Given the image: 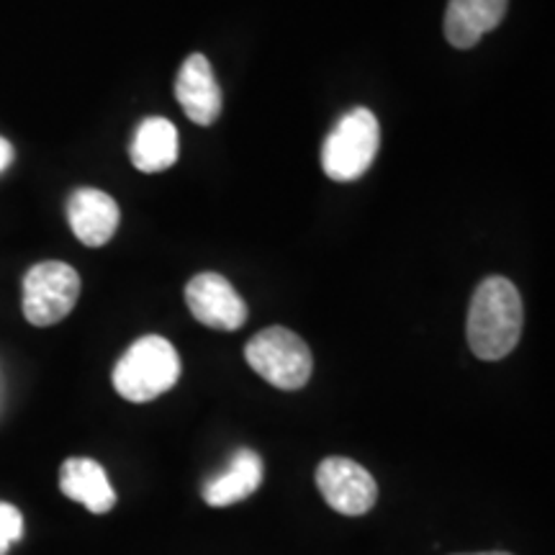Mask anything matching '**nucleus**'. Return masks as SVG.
<instances>
[{"mask_svg":"<svg viewBox=\"0 0 555 555\" xmlns=\"http://www.w3.org/2000/svg\"><path fill=\"white\" fill-rule=\"evenodd\" d=\"M522 298L512 281L491 275L478 283L468 309V345L476 358L502 360L522 335Z\"/></svg>","mask_w":555,"mask_h":555,"instance_id":"obj_1","label":"nucleus"},{"mask_svg":"<svg viewBox=\"0 0 555 555\" xmlns=\"http://www.w3.org/2000/svg\"><path fill=\"white\" fill-rule=\"evenodd\" d=\"M13 163V144L5 137H0V172H5Z\"/></svg>","mask_w":555,"mask_h":555,"instance_id":"obj_15","label":"nucleus"},{"mask_svg":"<svg viewBox=\"0 0 555 555\" xmlns=\"http://www.w3.org/2000/svg\"><path fill=\"white\" fill-rule=\"evenodd\" d=\"M178 129L163 116H150L139 124L131 139V165L142 172H163L178 163Z\"/></svg>","mask_w":555,"mask_h":555,"instance_id":"obj_12","label":"nucleus"},{"mask_svg":"<svg viewBox=\"0 0 555 555\" xmlns=\"http://www.w3.org/2000/svg\"><path fill=\"white\" fill-rule=\"evenodd\" d=\"M470 555H512V553H502V551H494V553H470Z\"/></svg>","mask_w":555,"mask_h":555,"instance_id":"obj_16","label":"nucleus"},{"mask_svg":"<svg viewBox=\"0 0 555 555\" xmlns=\"http://www.w3.org/2000/svg\"><path fill=\"white\" fill-rule=\"evenodd\" d=\"M176 99L185 116L198 127H211L221 114V88L211 62L201 52L185 57L176 78Z\"/></svg>","mask_w":555,"mask_h":555,"instance_id":"obj_8","label":"nucleus"},{"mask_svg":"<svg viewBox=\"0 0 555 555\" xmlns=\"http://www.w3.org/2000/svg\"><path fill=\"white\" fill-rule=\"evenodd\" d=\"M60 489L93 515H106L116 506V491L106 470L93 457H67L60 468Z\"/></svg>","mask_w":555,"mask_h":555,"instance_id":"obj_10","label":"nucleus"},{"mask_svg":"<svg viewBox=\"0 0 555 555\" xmlns=\"http://www.w3.org/2000/svg\"><path fill=\"white\" fill-rule=\"evenodd\" d=\"M509 0H450L446 11V39L457 50H470L483 34L494 31L506 16Z\"/></svg>","mask_w":555,"mask_h":555,"instance_id":"obj_11","label":"nucleus"},{"mask_svg":"<svg viewBox=\"0 0 555 555\" xmlns=\"http://www.w3.org/2000/svg\"><path fill=\"white\" fill-rule=\"evenodd\" d=\"M245 358L260 378H266L270 386L281 388V391H298L307 386L311 367H314L309 345L286 327L258 332L247 343Z\"/></svg>","mask_w":555,"mask_h":555,"instance_id":"obj_4","label":"nucleus"},{"mask_svg":"<svg viewBox=\"0 0 555 555\" xmlns=\"http://www.w3.org/2000/svg\"><path fill=\"white\" fill-rule=\"evenodd\" d=\"M185 304L196 322L211 330L234 332L247 322V304L219 273H198L185 286Z\"/></svg>","mask_w":555,"mask_h":555,"instance_id":"obj_7","label":"nucleus"},{"mask_svg":"<svg viewBox=\"0 0 555 555\" xmlns=\"http://www.w3.org/2000/svg\"><path fill=\"white\" fill-rule=\"evenodd\" d=\"M119 204L99 189H78L67 201V221L86 247H103L119 229Z\"/></svg>","mask_w":555,"mask_h":555,"instance_id":"obj_9","label":"nucleus"},{"mask_svg":"<svg viewBox=\"0 0 555 555\" xmlns=\"http://www.w3.org/2000/svg\"><path fill=\"white\" fill-rule=\"evenodd\" d=\"M24 535V517L13 504L0 502V555L11 551L13 543H18Z\"/></svg>","mask_w":555,"mask_h":555,"instance_id":"obj_14","label":"nucleus"},{"mask_svg":"<svg viewBox=\"0 0 555 555\" xmlns=\"http://www.w3.org/2000/svg\"><path fill=\"white\" fill-rule=\"evenodd\" d=\"M180 378L178 350L159 335L139 337L119 358L111 380L131 404H144L170 391Z\"/></svg>","mask_w":555,"mask_h":555,"instance_id":"obj_2","label":"nucleus"},{"mask_svg":"<svg viewBox=\"0 0 555 555\" xmlns=\"http://www.w3.org/2000/svg\"><path fill=\"white\" fill-rule=\"evenodd\" d=\"M380 147V127L371 108L358 106L339 116L322 144V168L337 183L365 176Z\"/></svg>","mask_w":555,"mask_h":555,"instance_id":"obj_3","label":"nucleus"},{"mask_svg":"<svg viewBox=\"0 0 555 555\" xmlns=\"http://www.w3.org/2000/svg\"><path fill=\"white\" fill-rule=\"evenodd\" d=\"M80 296V275L67 262H37L24 275V317L34 327H52L75 309Z\"/></svg>","mask_w":555,"mask_h":555,"instance_id":"obj_5","label":"nucleus"},{"mask_svg":"<svg viewBox=\"0 0 555 555\" xmlns=\"http://www.w3.org/2000/svg\"><path fill=\"white\" fill-rule=\"evenodd\" d=\"M262 483V461L255 450L242 448L232 455L224 474L214 476L204 486V502L208 506H232L253 496Z\"/></svg>","mask_w":555,"mask_h":555,"instance_id":"obj_13","label":"nucleus"},{"mask_svg":"<svg viewBox=\"0 0 555 555\" xmlns=\"http://www.w3.org/2000/svg\"><path fill=\"white\" fill-rule=\"evenodd\" d=\"M317 486L324 502L345 517H363L378 499V483L360 463L332 455L319 463Z\"/></svg>","mask_w":555,"mask_h":555,"instance_id":"obj_6","label":"nucleus"}]
</instances>
